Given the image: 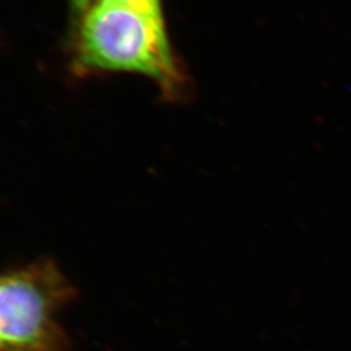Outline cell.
Wrapping results in <instances>:
<instances>
[{"label": "cell", "mask_w": 351, "mask_h": 351, "mask_svg": "<svg viewBox=\"0 0 351 351\" xmlns=\"http://www.w3.org/2000/svg\"><path fill=\"white\" fill-rule=\"evenodd\" d=\"M71 1L77 11H88L93 0H71Z\"/></svg>", "instance_id": "obj_4"}, {"label": "cell", "mask_w": 351, "mask_h": 351, "mask_svg": "<svg viewBox=\"0 0 351 351\" xmlns=\"http://www.w3.org/2000/svg\"><path fill=\"white\" fill-rule=\"evenodd\" d=\"M75 295L51 261L0 275V351H66L59 313Z\"/></svg>", "instance_id": "obj_2"}, {"label": "cell", "mask_w": 351, "mask_h": 351, "mask_svg": "<svg viewBox=\"0 0 351 351\" xmlns=\"http://www.w3.org/2000/svg\"><path fill=\"white\" fill-rule=\"evenodd\" d=\"M111 1L123 3V4H126V5L137 10L139 12L146 13L151 17L164 20L162 0H111Z\"/></svg>", "instance_id": "obj_3"}, {"label": "cell", "mask_w": 351, "mask_h": 351, "mask_svg": "<svg viewBox=\"0 0 351 351\" xmlns=\"http://www.w3.org/2000/svg\"><path fill=\"white\" fill-rule=\"evenodd\" d=\"M75 69L126 72L151 78L168 98H177L184 77L176 63L164 20L117 1L99 0L80 27Z\"/></svg>", "instance_id": "obj_1"}]
</instances>
